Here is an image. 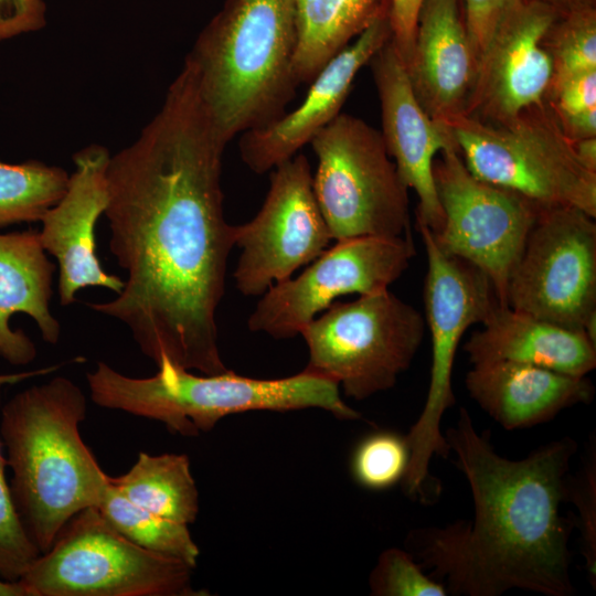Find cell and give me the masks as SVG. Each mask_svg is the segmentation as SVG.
Wrapping results in <instances>:
<instances>
[{
	"instance_id": "44dd1931",
	"label": "cell",
	"mask_w": 596,
	"mask_h": 596,
	"mask_svg": "<svg viewBox=\"0 0 596 596\" xmlns=\"http://www.w3.org/2000/svg\"><path fill=\"white\" fill-rule=\"evenodd\" d=\"M54 270L38 232L0 234V358L12 365H26L36 356L24 331L10 327L14 313L31 317L46 343L60 340L61 326L50 309Z\"/></svg>"
},
{
	"instance_id": "d590c367",
	"label": "cell",
	"mask_w": 596,
	"mask_h": 596,
	"mask_svg": "<svg viewBox=\"0 0 596 596\" xmlns=\"http://www.w3.org/2000/svg\"><path fill=\"white\" fill-rule=\"evenodd\" d=\"M578 161L596 173V137L571 140Z\"/></svg>"
},
{
	"instance_id": "d6986e66",
	"label": "cell",
	"mask_w": 596,
	"mask_h": 596,
	"mask_svg": "<svg viewBox=\"0 0 596 596\" xmlns=\"http://www.w3.org/2000/svg\"><path fill=\"white\" fill-rule=\"evenodd\" d=\"M460 0H424L406 70L428 116L449 123L464 115L477 71Z\"/></svg>"
},
{
	"instance_id": "ba28073f",
	"label": "cell",
	"mask_w": 596,
	"mask_h": 596,
	"mask_svg": "<svg viewBox=\"0 0 596 596\" xmlns=\"http://www.w3.org/2000/svg\"><path fill=\"white\" fill-rule=\"evenodd\" d=\"M192 568L146 550L89 507L75 514L52 546L19 579L26 596H191Z\"/></svg>"
},
{
	"instance_id": "836d02e7",
	"label": "cell",
	"mask_w": 596,
	"mask_h": 596,
	"mask_svg": "<svg viewBox=\"0 0 596 596\" xmlns=\"http://www.w3.org/2000/svg\"><path fill=\"white\" fill-rule=\"evenodd\" d=\"M460 1L466 29L478 62L502 13L512 0Z\"/></svg>"
},
{
	"instance_id": "4fadbf2b",
	"label": "cell",
	"mask_w": 596,
	"mask_h": 596,
	"mask_svg": "<svg viewBox=\"0 0 596 596\" xmlns=\"http://www.w3.org/2000/svg\"><path fill=\"white\" fill-rule=\"evenodd\" d=\"M415 255L412 236L336 241L297 278L270 286L251 313L247 326L253 332L276 339L292 338L336 298L389 289Z\"/></svg>"
},
{
	"instance_id": "4dcf8cb0",
	"label": "cell",
	"mask_w": 596,
	"mask_h": 596,
	"mask_svg": "<svg viewBox=\"0 0 596 596\" xmlns=\"http://www.w3.org/2000/svg\"><path fill=\"white\" fill-rule=\"evenodd\" d=\"M596 440L588 441L587 453L577 473L568 475L566 502L572 501L578 515L574 524L581 534V549L589 583L596 589Z\"/></svg>"
},
{
	"instance_id": "e575fe53",
	"label": "cell",
	"mask_w": 596,
	"mask_h": 596,
	"mask_svg": "<svg viewBox=\"0 0 596 596\" xmlns=\"http://www.w3.org/2000/svg\"><path fill=\"white\" fill-rule=\"evenodd\" d=\"M424 0H390L392 41L405 66L411 57L418 13Z\"/></svg>"
},
{
	"instance_id": "2e32d148",
	"label": "cell",
	"mask_w": 596,
	"mask_h": 596,
	"mask_svg": "<svg viewBox=\"0 0 596 596\" xmlns=\"http://www.w3.org/2000/svg\"><path fill=\"white\" fill-rule=\"evenodd\" d=\"M381 105L382 137L387 152L408 189L418 198L416 220L433 233L444 214L433 178L435 158L456 147L447 124L432 119L418 103L405 63L392 38L369 62Z\"/></svg>"
},
{
	"instance_id": "83f0119b",
	"label": "cell",
	"mask_w": 596,
	"mask_h": 596,
	"mask_svg": "<svg viewBox=\"0 0 596 596\" xmlns=\"http://www.w3.org/2000/svg\"><path fill=\"white\" fill-rule=\"evenodd\" d=\"M409 460L405 436L380 430L365 436L354 448L351 473L361 487L385 490L402 481Z\"/></svg>"
},
{
	"instance_id": "7402d4cb",
	"label": "cell",
	"mask_w": 596,
	"mask_h": 596,
	"mask_svg": "<svg viewBox=\"0 0 596 596\" xmlns=\"http://www.w3.org/2000/svg\"><path fill=\"white\" fill-rule=\"evenodd\" d=\"M464 344L472 364L511 361L586 376L596 368V344L568 329L508 306H499Z\"/></svg>"
},
{
	"instance_id": "30bf717a",
	"label": "cell",
	"mask_w": 596,
	"mask_h": 596,
	"mask_svg": "<svg viewBox=\"0 0 596 596\" xmlns=\"http://www.w3.org/2000/svg\"><path fill=\"white\" fill-rule=\"evenodd\" d=\"M425 317L389 289L336 302L300 334L307 370L341 385L356 401L392 389L412 364L425 334Z\"/></svg>"
},
{
	"instance_id": "7c38bea8",
	"label": "cell",
	"mask_w": 596,
	"mask_h": 596,
	"mask_svg": "<svg viewBox=\"0 0 596 596\" xmlns=\"http://www.w3.org/2000/svg\"><path fill=\"white\" fill-rule=\"evenodd\" d=\"M507 306L585 331L596 318L594 217L568 206L540 210L510 275Z\"/></svg>"
},
{
	"instance_id": "d4e9b609",
	"label": "cell",
	"mask_w": 596,
	"mask_h": 596,
	"mask_svg": "<svg viewBox=\"0 0 596 596\" xmlns=\"http://www.w3.org/2000/svg\"><path fill=\"white\" fill-rule=\"evenodd\" d=\"M102 517L135 544L194 567L200 551L189 525L163 519L129 501L110 482L96 505Z\"/></svg>"
},
{
	"instance_id": "f1b7e54d",
	"label": "cell",
	"mask_w": 596,
	"mask_h": 596,
	"mask_svg": "<svg viewBox=\"0 0 596 596\" xmlns=\"http://www.w3.org/2000/svg\"><path fill=\"white\" fill-rule=\"evenodd\" d=\"M7 466L0 440V576L18 582L41 552L29 535L17 509L12 490L6 479Z\"/></svg>"
},
{
	"instance_id": "ac0fdd59",
	"label": "cell",
	"mask_w": 596,
	"mask_h": 596,
	"mask_svg": "<svg viewBox=\"0 0 596 596\" xmlns=\"http://www.w3.org/2000/svg\"><path fill=\"white\" fill-rule=\"evenodd\" d=\"M391 38L389 11L327 62L295 110L242 134L240 153L244 163L255 173H265L310 143L340 114L356 74Z\"/></svg>"
},
{
	"instance_id": "4316f807",
	"label": "cell",
	"mask_w": 596,
	"mask_h": 596,
	"mask_svg": "<svg viewBox=\"0 0 596 596\" xmlns=\"http://www.w3.org/2000/svg\"><path fill=\"white\" fill-rule=\"evenodd\" d=\"M543 43L553 62L551 85L596 70V6L558 14Z\"/></svg>"
},
{
	"instance_id": "484cf974",
	"label": "cell",
	"mask_w": 596,
	"mask_h": 596,
	"mask_svg": "<svg viewBox=\"0 0 596 596\" xmlns=\"http://www.w3.org/2000/svg\"><path fill=\"white\" fill-rule=\"evenodd\" d=\"M70 174L39 160H0V227L41 221L64 195Z\"/></svg>"
},
{
	"instance_id": "7a4b0ae2",
	"label": "cell",
	"mask_w": 596,
	"mask_h": 596,
	"mask_svg": "<svg viewBox=\"0 0 596 596\" xmlns=\"http://www.w3.org/2000/svg\"><path fill=\"white\" fill-rule=\"evenodd\" d=\"M472 496L473 517L411 532V554L448 595L500 596L512 588L573 596L570 539L561 514L577 443L570 436L523 459L500 456L464 407L445 433Z\"/></svg>"
},
{
	"instance_id": "d6a6232c",
	"label": "cell",
	"mask_w": 596,
	"mask_h": 596,
	"mask_svg": "<svg viewBox=\"0 0 596 596\" xmlns=\"http://www.w3.org/2000/svg\"><path fill=\"white\" fill-rule=\"evenodd\" d=\"M46 22L44 0H0V42L41 31Z\"/></svg>"
},
{
	"instance_id": "74e56055",
	"label": "cell",
	"mask_w": 596,
	"mask_h": 596,
	"mask_svg": "<svg viewBox=\"0 0 596 596\" xmlns=\"http://www.w3.org/2000/svg\"><path fill=\"white\" fill-rule=\"evenodd\" d=\"M0 596H26V592L18 582H10L0 578Z\"/></svg>"
},
{
	"instance_id": "f546056e",
	"label": "cell",
	"mask_w": 596,
	"mask_h": 596,
	"mask_svg": "<svg viewBox=\"0 0 596 596\" xmlns=\"http://www.w3.org/2000/svg\"><path fill=\"white\" fill-rule=\"evenodd\" d=\"M375 596H447L446 587L424 573L407 551L391 547L381 553L369 577Z\"/></svg>"
},
{
	"instance_id": "8fae6325",
	"label": "cell",
	"mask_w": 596,
	"mask_h": 596,
	"mask_svg": "<svg viewBox=\"0 0 596 596\" xmlns=\"http://www.w3.org/2000/svg\"><path fill=\"white\" fill-rule=\"evenodd\" d=\"M433 178L444 214L440 230L432 232L436 245L481 270L507 306L510 275L542 207L475 177L456 147L438 153Z\"/></svg>"
},
{
	"instance_id": "8d00e7d4",
	"label": "cell",
	"mask_w": 596,
	"mask_h": 596,
	"mask_svg": "<svg viewBox=\"0 0 596 596\" xmlns=\"http://www.w3.org/2000/svg\"><path fill=\"white\" fill-rule=\"evenodd\" d=\"M535 1L543 2L554 8L561 14L572 11V10L596 6V0H535Z\"/></svg>"
},
{
	"instance_id": "9a60e30c",
	"label": "cell",
	"mask_w": 596,
	"mask_h": 596,
	"mask_svg": "<svg viewBox=\"0 0 596 596\" xmlns=\"http://www.w3.org/2000/svg\"><path fill=\"white\" fill-rule=\"evenodd\" d=\"M535 0H512L477 64L465 116L505 125L546 99L553 62L543 40L558 17Z\"/></svg>"
},
{
	"instance_id": "ffe728a7",
	"label": "cell",
	"mask_w": 596,
	"mask_h": 596,
	"mask_svg": "<svg viewBox=\"0 0 596 596\" xmlns=\"http://www.w3.org/2000/svg\"><path fill=\"white\" fill-rule=\"evenodd\" d=\"M465 385L480 408L508 430L550 422L565 408L588 404L595 394L586 376L511 361L473 364Z\"/></svg>"
},
{
	"instance_id": "9c48e42d",
	"label": "cell",
	"mask_w": 596,
	"mask_h": 596,
	"mask_svg": "<svg viewBox=\"0 0 596 596\" xmlns=\"http://www.w3.org/2000/svg\"><path fill=\"white\" fill-rule=\"evenodd\" d=\"M310 145L313 193L332 240L411 236L408 188L381 131L340 113Z\"/></svg>"
},
{
	"instance_id": "5bb4252c",
	"label": "cell",
	"mask_w": 596,
	"mask_h": 596,
	"mask_svg": "<svg viewBox=\"0 0 596 596\" xmlns=\"http://www.w3.org/2000/svg\"><path fill=\"white\" fill-rule=\"evenodd\" d=\"M331 241L313 193L309 161L297 153L273 169L258 213L235 225V246L241 248L235 286L244 296H262L313 262Z\"/></svg>"
},
{
	"instance_id": "cb8c5ba5",
	"label": "cell",
	"mask_w": 596,
	"mask_h": 596,
	"mask_svg": "<svg viewBox=\"0 0 596 596\" xmlns=\"http://www.w3.org/2000/svg\"><path fill=\"white\" fill-rule=\"evenodd\" d=\"M111 485L132 503L177 523L189 525L199 513V492L185 455L140 453Z\"/></svg>"
},
{
	"instance_id": "6da1fadb",
	"label": "cell",
	"mask_w": 596,
	"mask_h": 596,
	"mask_svg": "<svg viewBox=\"0 0 596 596\" xmlns=\"http://www.w3.org/2000/svg\"><path fill=\"white\" fill-rule=\"evenodd\" d=\"M226 145L184 61L156 115L109 157L104 214L127 279L115 299L88 306L128 327L157 366L227 371L215 319L235 246L223 211Z\"/></svg>"
},
{
	"instance_id": "277c9868",
	"label": "cell",
	"mask_w": 596,
	"mask_h": 596,
	"mask_svg": "<svg viewBox=\"0 0 596 596\" xmlns=\"http://www.w3.org/2000/svg\"><path fill=\"white\" fill-rule=\"evenodd\" d=\"M296 44V0H226L201 30L184 60L227 143L285 114Z\"/></svg>"
},
{
	"instance_id": "3957f363",
	"label": "cell",
	"mask_w": 596,
	"mask_h": 596,
	"mask_svg": "<svg viewBox=\"0 0 596 596\" xmlns=\"http://www.w3.org/2000/svg\"><path fill=\"white\" fill-rule=\"evenodd\" d=\"M86 409L82 390L63 376L15 394L2 407L13 499L41 553L75 514L98 504L108 483L79 434Z\"/></svg>"
},
{
	"instance_id": "e0dca14e",
	"label": "cell",
	"mask_w": 596,
	"mask_h": 596,
	"mask_svg": "<svg viewBox=\"0 0 596 596\" xmlns=\"http://www.w3.org/2000/svg\"><path fill=\"white\" fill-rule=\"evenodd\" d=\"M109 157L108 149L97 143L75 152L64 195L40 221L41 245L58 264V296L64 307L83 288L99 286L119 294L125 285L106 273L96 255L95 226L107 203Z\"/></svg>"
},
{
	"instance_id": "52a82bcc",
	"label": "cell",
	"mask_w": 596,
	"mask_h": 596,
	"mask_svg": "<svg viewBox=\"0 0 596 596\" xmlns=\"http://www.w3.org/2000/svg\"><path fill=\"white\" fill-rule=\"evenodd\" d=\"M427 256L424 285L425 321L430 333L432 366L422 413L405 436L409 460L402 479L404 493L422 502L436 486L429 475L434 456L450 453L440 424L456 403L453 369L459 342L466 330L483 323L501 306L490 279L473 265L445 254L435 243L430 228L416 220Z\"/></svg>"
},
{
	"instance_id": "8992f818",
	"label": "cell",
	"mask_w": 596,
	"mask_h": 596,
	"mask_svg": "<svg viewBox=\"0 0 596 596\" xmlns=\"http://www.w3.org/2000/svg\"><path fill=\"white\" fill-rule=\"evenodd\" d=\"M447 125L475 177L540 207H575L596 217V173L578 161L546 99L505 125L465 115Z\"/></svg>"
},
{
	"instance_id": "1f68e13d",
	"label": "cell",
	"mask_w": 596,
	"mask_h": 596,
	"mask_svg": "<svg viewBox=\"0 0 596 596\" xmlns=\"http://www.w3.org/2000/svg\"><path fill=\"white\" fill-rule=\"evenodd\" d=\"M546 100L558 119L596 108V70L552 84Z\"/></svg>"
},
{
	"instance_id": "5b68a950",
	"label": "cell",
	"mask_w": 596,
	"mask_h": 596,
	"mask_svg": "<svg viewBox=\"0 0 596 596\" xmlns=\"http://www.w3.org/2000/svg\"><path fill=\"white\" fill-rule=\"evenodd\" d=\"M158 369L153 376L131 377L100 361L87 373L91 398L102 407L159 421L184 436L206 433L223 417L247 411L321 408L340 419L361 418L341 398L334 380L307 369L275 380L230 370L196 375L170 362Z\"/></svg>"
},
{
	"instance_id": "603a6c76",
	"label": "cell",
	"mask_w": 596,
	"mask_h": 596,
	"mask_svg": "<svg viewBox=\"0 0 596 596\" xmlns=\"http://www.w3.org/2000/svg\"><path fill=\"white\" fill-rule=\"evenodd\" d=\"M390 8V0H296V84H310L327 62Z\"/></svg>"
}]
</instances>
